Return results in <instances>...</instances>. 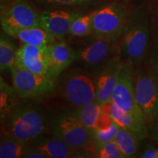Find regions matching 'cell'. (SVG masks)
<instances>
[{"mask_svg": "<svg viewBox=\"0 0 158 158\" xmlns=\"http://www.w3.org/2000/svg\"><path fill=\"white\" fill-rule=\"evenodd\" d=\"M34 100L20 98L1 116L2 131L26 143L46 133L48 122L45 110Z\"/></svg>", "mask_w": 158, "mask_h": 158, "instance_id": "obj_1", "label": "cell"}, {"mask_svg": "<svg viewBox=\"0 0 158 158\" xmlns=\"http://www.w3.org/2000/svg\"><path fill=\"white\" fill-rule=\"evenodd\" d=\"M150 21L146 9L142 6L130 13L122 37V51L135 66L147 56L149 48Z\"/></svg>", "mask_w": 158, "mask_h": 158, "instance_id": "obj_2", "label": "cell"}, {"mask_svg": "<svg viewBox=\"0 0 158 158\" xmlns=\"http://www.w3.org/2000/svg\"><path fill=\"white\" fill-rule=\"evenodd\" d=\"M135 95L147 130L158 134V90L152 68L135 70Z\"/></svg>", "mask_w": 158, "mask_h": 158, "instance_id": "obj_3", "label": "cell"}, {"mask_svg": "<svg viewBox=\"0 0 158 158\" xmlns=\"http://www.w3.org/2000/svg\"><path fill=\"white\" fill-rule=\"evenodd\" d=\"M56 87L60 95L76 108L95 101L94 79L81 69L64 70L56 81Z\"/></svg>", "mask_w": 158, "mask_h": 158, "instance_id": "obj_4", "label": "cell"}, {"mask_svg": "<svg viewBox=\"0 0 158 158\" xmlns=\"http://www.w3.org/2000/svg\"><path fill=\"white\" fill-rule=\"evenodd\" d=\"M130 12L127 4L113 2L94 11L91 35L94 38L118 43Z\"/></svg>", "mask_w": 158, "mask_h": 158, "instance_id": "obj_5", "label": "cell"}, {"mask_svg": "<svg viewBox=\"0 0 158 158\" xmlns=\"http://www.w3.org/2000/svg\"><path fill=\"white\" fill-rule=\"evenodd\" d=\"M13 86L18 98L39 99L56 89V82L48 76L31 73L15 64L10 69Z\"/></svg>", "mask_w": 158, "mask_h": 158, "instance_id": "obj_6", "label": "cell"}, {"mask_svg": "<svg viewBox=\"0 0 158 158\" xmlns=\"http://www.w3.org/2000/svg\"><path fill=\"white\" fill-rule=\"evenodd\" d=\"M51 127L55 137L74 150L86 149L94 143L92 132L72 114H62L51 120Z\"/></svg>", "mask_w": 158, "mask_h": 158, "instance_id": "obj_7", "label": "cell"}, {"mask_svg": "<svg viewBox=\"0 0 158 158\" xmlns=\"http://www.w3.org/2000/svg\"><path fill=\"white\" fill-rule=\"evenodd\" d=\"M134 66L133 62L130 59H127L122 62L118 81L112 94L111 101L122 110L132 114L145 124L143 115L135 99Z\"/></svg>", "mask_w": 158, "mask_h": 158, "instance_id": "obj_8", "label": "cell"}, {"mask_svg": "<svg viewBox=\"0 0 158 158\" xmlns=\"http://www.w3.org/2000/svg\"><path fill=\"white\" fill-rule=\"evenodd\" d=\"M1 27L7 35L18 29L41 27L40 14L26 0H15L2 11Z\"/></svg>", "mask_w": 158, "mask_h": 158, "instance_id": "obj_9", "label": "cell"}, {"mask_svg": "<svg viewBox=\"0 0 158 158\" xmlns=\"http://www.w3.org/2000/svg\"><path fill=\"white\" fill-rule=\"evenodd\" d=\"M122 62L119 56L111 58L104 64L94 79L95 84V101L99 105L111 100L112 94L118 81Z\"/></svg>", "mask_w": 158, "mask_h": 158, "instance_id": "obj_10", "label": "cell"}, {"mask_svg": "<svg viewBox=\"0 0 158 158\" xmlns=\"http://www.w3.org/2000/svg\"><path fill=\"white\" fill-rule=\"evenodd\" d=\"M15 64L34 73L48 76L50 62L47 45L39 46L23 43L17 50Z\"/></svg>", "mask_w": 158, "mask_h": 158, "instance_id": "obj_11", "label": "cell"}, {"mask_svg": "<svg viewBox=\"0 0 158 158\" xmlns=\"http://www.w3.org/2000/svg\"><path fill=\"white\" fill-rule=\"evenodd\" d=\"M117 43L97 39L76 51V60L89 65L104 64L113 57L118 56Z\"/></svg>", "mask_w": 158, "mask_h": 158, "instance_id": "obj_12", "label": "cell"}, {"mask_svg": "<svg viewBox=\"0 0 158 158\" xmlns=\"http://www.w3.org/2000/svg\"><path fill=\"white\" fill-rule=\"evenodd\" d=\"M81 15L75 11L54 10L40 13V26L58 40H62L70 34L73 21Z\"/></svg>", "mask_w": 158, "mask_h": 158, "instance_id": "obj_13", "label": "cell"}, {"mask_svg": "<svg viewBox=\"0 0 158 158\" xmlns=\"http://www.w3.org/2000/svg\"><path fill=\"white\" fill-rule=\"evenodd\" d=\"M50 62L49 78L56 82L60 75L76 60V51L62 40L47 45Z\"/></svg>", "mask_w": 158, "mask_h": 158, "instance_id": "obj_14", "label": "cell"}, {"mask_svg": "<svg viewBox=\"0 0 158 158\" xmlns=\"http://www.w3.org/2000/svg\"><path fill=\"white\" fill-rule=\"evenodd\" d=\"M101 110L109 114L120 127L127 129L135 134L138 140L143 139L147 135L148 130L145 124L132 114L122 110L111 100L101 105Z\"/></svg>", "mask_w": 158, "mask_h": 158, "instance_id": "obj_15", "label": "cell"}, {"mask_svg": "<svg viewBox=\"0 0 158 158\" xmlns=\"http://www.w3.org/2000/svg\"><path fill=\"white\" fill-rule=\"evenodd\" d=\"M37 137L28 142L31 146L37 148L46 158H68L72 157L76 150L69 147L59 138Z\"/></svg>", "mask_w": 158, "mask_h": 158, "instance_id": "obj_16", "label": "cell"}, {"mask_svg": "<svg viewBox=\"0 0 158 158\" xmlns=\"http://www.w3.org/2000/svg\"><path fill=\"white\" fill-rule=\"evenodd\" d=\"M10 37H13L29 45L46 46L55 42L56 38L42 27H29L21 29L10 32Z\"/></svg>", "mask_w": 158, "mask_h": 158, "instance_id": "obj_17", "label": "cell"}, {"mask_svg": "<svg viewBox=\"0 0 158 158\" xmlns=\"http://www.w3.org/2000/svg\"><path fill=\"white\" fill-rule=\"evenodd\" d=\"M28 143L23 142L9 134L2 131L0 141V157H23Z\"/></svg>", "mask_w": 158, "mask_h": 158, "instance_id": "obj_18", "label": "cell"}, {"mask_svg": "<svg viewBox=\"0 0 158 158\" xmlns=\"http://www.w3.org/2000/svg\"><path fill=\"white\" fill-rule=\"evenodd\" d=\"M138 138L135 134L125 128L118 127L114 141L125 156V157H135L138 152Z\"/></svg>", "mask_w": 158, "mask_h": 158, "instance_id": "obj_19", "label": "cell"}, {"mask_svg": "<svg viewBox=\"0 0 158 158\" xmlns=\"http://www.w3.org/2000/svg\"><path fill=\"white\" fill-rule=\"evenodd\" d=\"M100 113L101 106L94 101L86 106L77 108L71 114L76 116L83 125L92 131L95 127L96 122Z\"/></svg>", "mask_w": 158, "mask_h": 158, "instance_id": "obj_20", "label": "cell"}, {"mask_svg": "<svg viewBox=\"0 0 158 158\" xmlns=\"http://www.w3.org/2000/svg\"><path fill=\"white\" fill-rule=\"evenodd\" d=\"M17 50L13 42L5 36L0 39V70L1 73L10 70L15 64Z\"/></svg>", "mask_w": 158, "mask_h": 158, "instance_id": "obj_21", "label": "cell"}, {"mask_svg": "<svg viewBox=\"0 0 158 158\" xmlns=\"http://www.w3.org/2000/svg\"><path fill=\"white\" fill-rule=\"evenodd\" d=\"M94 11L86 15L81 14L73 21L70 34L74 37H84L91 35Z\"/></svg>", "mask_w": 158, "mask_h": 158, "instance_id": "obj_22", "label": "cell"}, {"mask_svg": "<svg viewBox=\"0 0 158 158\" xmlns=\"http://www.w3.org/2000/svg\"><path fill=\"white\" fill-rule=\"evenodd\" d=\"M0 84V111L2 116L15 103L18 96L13 86H10L2 77Z\"/></svg>", "mask_w": 158, "mask_h": 158, "instance_id": "obj_23", "label": "cell"}, {"mask_svg": "<svg viewBox=\"0 0 158 158\" xmlns=\"http://www.w3.org/2000/svg\"><path fill=\"white\" fill-rule=\"evenodd\" d=\"M94 157L99 158H126L114 141L101 144L95 143Z\"/></svg>", "mask_w": 158, "mask_h": 158, "instance_id": "obj_24", "label": "cell"}, {"mask_svg": "<svg viewBox=\"0 0 158 158\" xmlns=\"http://www.w3.org/2000/svg\"><path fill=\"white\" fill-rule=\"evenodd\" d=\"M118 127H119V125L114 121L113 124L106 130H100L94 129L92 131L93 140L97 144H101L114 141Z\"/></svg>", "mask_w": 158, "mask_h": 158, "instance_id": "obj_25", "label": "cell"}, {"mask_svg": "<svg viewBox=\"0 0 158 158\" xmlns=\"http://www.w3.org/2000/svg\"><path fill=\"white\" fill-rule=\"evenodd\" d=\"M37 2L56 6H85L92 4L94 0H36Z\"/></svg>", "mask_w": 158, "mask_h": 158, "instance_id": "obj_26", "label": "cell"}, {"mask_svg": "<svg viewBox=\"0 0 158 158\" xmlns=\"http://www.w3.org/2000/svg\"><path fill=\"white\" fill-rule=\"evenodd\" d=\"M114 122V120L109 114L104 113L101 110V113L100 114L96 122L94 129L100 130H106L109 128L113 124Z\"/></svg>", "mask_w": 158, "mask_h": 158, "instance_id": "obj_27", "label": "cell"}, {"mask_svg": "<svg viewBox=\"0 0 158 158\" xmlns=\"http://www.w3.org/2000/svg\"><path fill=\"white\" fill-rule=\"evenodd\" d=\"M23 158H46L45 156L33 146L28 143L25 152L23 155Z\"/></svg>", "mask_w": 158, "mask_h": 158, "instance_id": "obj_28", "label": "cell"}, {"mask_svg": "<svg viewBox=\"0 0 158 158\" xmlns=\"http://www.w3.org/2000/svg\"><path fill=\"white\" fill-rule=\"evenodd\" d=\"M141 157L143 158H158V149L155 147H149L144 151Z\"/></svg>", "mask_w": 158, "mask_h": 158, "instance_id": "obj_29", "label": "cell"}, {"mask_svg": "<svg viewBox=\"0 0 158 158\" xmlns=\"http://www.w3.org/2000/svg\"><path fill=\"white\" fill-rule=\"evenodd\" d=\"M152 68L153 72H154V75H155V78L156 80V82H157V90H158V69L155 68V67H151Z\"/></svg>", "mask_w": 158, "mask_h": 158, "instance_id": "obj_30", "label": "cell"}, {"mask_svg": "<svg viewBox=\"0 0 158 158\" xmlns=\"http://www.w3.org/2000/svg\"><path fill=\"white\" fill-rule=\"evenodd\" d=\"M155 137L156 138H157V139H158V134H157V135H156L155 136Z\"/></svg>", "mask_w": 158, "mask_h": 158, "instance_id": "obj_31", "label": "cell"}]
</instances>
